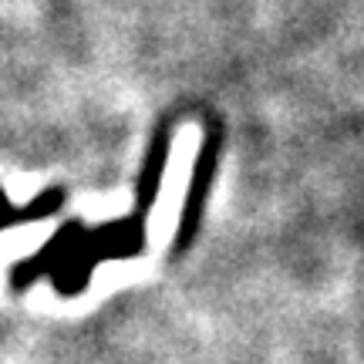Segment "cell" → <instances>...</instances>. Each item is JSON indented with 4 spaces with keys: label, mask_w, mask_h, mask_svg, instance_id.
Masks as SVG:
<instances>
[{
    "label": "cell",
    "mask_w": 364,
    "mask_h": 364,
    "mask_svg": "<svg viewBox=\"0 0 364 364\" xmlns=\"http://www.w3.org/2000/svg\"><path fill=\"white\" fill-rule=\"evenodd\" d=\"M58 206H61V189H51V193L31 199V206H24V209L7 203V196L0 193V230L11 226V223H27V220H38V216H51Z\"/></svg>",
    "instance_id": "obj_1"
}]
</instances>
